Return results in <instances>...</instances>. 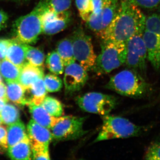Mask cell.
<instances>
[{"instance_id":"6da1fadb","label":"cell","mask_w":160,"mask_h":160,"mask_svg":"<svg viewBox=\"0 0 160 160\" xmlns=\"http://www.w3.org/2000/svg\"><path fill=\"white\" fill-rule=\"evenodd\" d=\"M146 19L139 7L129 0H121L116 15L101 38L103 41L126 44L134 34L143 33Z\"/></svg>"},{"instance_id":"7a4b0ae2","label":"cell","mask_w":160,"mask_h":160,"mask_svg":"<svg viewBox=\"0 0 160 160\" xmlns=\"http://www.w3.org/2000/svg\"><path fill=\"white\" fill-rule=\"evenodd\" d=\"M106 88L124 96L144 98L153 93V86L138 72L131 69L122 70L112 77Z\"/></svg>"},{"instance_id":"3957f363","label":"cell","mask_w":160,"mask_h":160,"mask_svg":"<svg viewBox=\"0 0 160 160\" xmlns=\"http://www.w3.org/2000/svg\"><path fill=\"white\" fill-rule=\"evenodd\" d=\"M150 129L149 126H138L125 118L106 115L103 116L102 126L94 142L138 137Z\"/></svg>"},{"instance_id":"277c9868","label":"cell","mask_w":160,"mask_h":160,"mask_svg":"<svg viewBox=\"0 0 160 160\" xmlns=\"http://www.w3.org/2000/svg\"><path fill=\"white\" fill-rule=\"evenodd\" d=\"M47 7V0L40 2L29 14L18 19L13 26L15 39L28 45L36 42L42 32V16Z\"/></svg>"},{"instance_id":"5b68a950","label":"cell","mask_w":160,"mask_h":160,"mask_svg":"<svg viewBox=\"0 0 160 160\" xmlns=\"http://www.w3.org/2000/svg\"><path fill=\"white\" fill-rule=\"evenodd\" d=\"M126 55L125 43L103 41L92 70L98 75L109 73L126 63Z\"/></svg>"},{"instance_id":"8992f818","label":"cell","mask_w":160,"mask_h":160,"mask_svg":"<svg viewBox=\"0 0 160 160\" xmlns=\"http://www.w3.org/2000/svg\"><path fill=\"white\" fill-rule=\"evenodd\" d=\"M71 39L76 61L86 71L92 69L97 56L95 53L91 38L82 29H78Z\"/></svg>"},{"instance_id":"52a82bcc","label":"cell","mask_w":160,"mask_h":160,"mask_svg":"<svg viewBox=\"0 0 160 160\" xmlns=\"http://www.w3.org/2000/svg\"><path fill=\"white\" fill-rule=\"evenodd\" d=\"M143 33H138L131 37L126 43V66L146 77L147 52L142 37Z\"/></svg>"},{"instance_id":"ba28073f","label":"cell","mask_w":160,"mask_h":160,"mask_svg":"<svg viewBox=\"0 0 160 160\" xmlns=\"http://www.w3.org/2000/svg\"><path fill=\"white\" fill-rule=\"evenodd\" d=\"M76 102L84 111L105 116L109 114L116 107L117 100L113 96L91 92L78 97Z\"/></svg>"},{"instance_id":"9c48e42d","label":"cell","mask_w":160,"mask_h":160,"mask_svg":"<svg viewBox=\"0 0 160 160\" xmlns=\"http://www.w3.org/2000/svg\"><path fill=\"white\" fill-rule=\"evenodd\" d=\"M86 117L67 116L52 129L53 139L58 141L80 138L88 131L83 129Z\"/></svg>"},{"instance_id":"30bf717a","label":"cell","mask_w":160,"mask_h":160,"mask_svg":"<svg viewBox=\"0 0 160 160\" xmlns=\"http://www.w3.org/2000/svg\"><path fill=\"white\" fill-rule=\"evenodd\" d=\"M71 21V15L69 11L55 13L46 9L42 16V32L52 35L62 31L68 27Z\"/></svg>"},{"instance_id":"8fae6325","label":"cell","mask_w":160,"mask_h":160,"mask_svg":"<svg viewBox=\"0 0 160 160\" xmlns=\"http://www.w3.org/2000/svg\"><path fill=\"white\" fill-rule=\"evenodd\" d=\"M88 79L87 71L80 64L75 62L66 66L64 83L66 93L79 91Z\"/></svg>"},{"instance_id":"7c38bea8","label":"cell","mask_w":160,"mask_h":160,"mask_svg":"<svg viewBox=\"0 0 160 160\" xmlns=\"http://www.w3.org/2000/svg\"><path fill=\"white\" fill-rule=\"evenodd\" d=\"M147 60L156 70L160 69V36L144 29L142 33Z\"/></svg>"},{"instance_id":"4fadbf2b","label":"cell","mask_w":160,"mask_h":160,"mask_svg":"<svg viewBox=\"0 0 160 160\" xmlns=\"http://www.w3.org/2000/svg\"><path fill=\"white\" fill-rule=\"evenodd\" d=\"M6 97L15 104L23 107L31 103L29 89H26L18 82L7 83Z\"/></svg>"},{"instance_id":"5bb4252c","label":"cell","mask_w":160,"mask_h":160,"mask_svg":"<svg viewBox=\"0 0 160 160\" xmlns=\"http://www.w3.org/2000/svg\"><path fill=\"white\" fill-rule=\"evenodd\" d=\"M29 112L32 119L43 127L52 129L60 121L66 118V116L55 117L47 112L41 105H35L31 103L29 105Z\"/></svg>"},{"instance_id":"9a60e30c","label":"cell","mask_w":160,"mask_h":160,"mask_svg":"<svg viewBox=\"0 0 160 160\" xmlns=\"http://www.w3.org/2000/svg\"><path fill=\"white\" fill-rule=\"evenodd\" d=\"M27 132L30 144L38 143L49 145L53 139L49 129L41 126L33 119L30 120L27 125Z\"/></svg>"},{"instance_id":"2e32d148","label":"cell","mask_w":160,"mask_h":160,"mask_svg":"<svg viewBox=\"0 0 160 160\" xmlns=\"http://www.w3.org/2000/svg\"><path fill=\"white\" fill-rule=\"evenodd\" d=\"M6 58L22 69L28 63L26 58V44L15 39L12 40Z\"/></svg>"},{"instance_id":"e0dca14e","label":"cell","mask_w":160,"mask_h":160,"mask_svg":"<svg viewBox=\"0 0 160 160\" xmlns=\"http://www.w3.org/2000/svg\"><path fill=\"white\" fill-rule=\"evenodd\" d=\"M44 77L42 67L32 66L28 62L21 70L19 82L24 88L28 89L39 79Z\"/></svg>"},{"instance_id":"ac0fdd59","label":"cell","mask_w":160,"mask_h":160,"mask_svg":"<svg viewBox=\"0 0 160 160\" xmlns=\"http://www.w3.org/2000/svg\"><path fill=\"white\" fill-rule=\"evenodd\" d=\"M7 154L12 160H31L32 151L29 138L24 139L14 146L9 147Z\"/></svg>"},{"instance_id":"d6986e66","label":"cell","mask_w":160,"mask_h":160,"mask_svg":"<svg viewBox=\"0 0 160 160\" xmlns=\"http://www.w3.org/2000/svg\"><path fill=\"white\" fill-rule=\"evenodd\" d=\"M121 1V0H102V36L105 30L116 15L119 7Z\"/></svg>"},{"instance_id":"ffe728a7","label":"cell","mask_w":160,"mask_h":160,"mask_svg":"<svg viewBox=\"0 0 160 160\" xmlns=\"http://www.w3.org/2000/svg\"><path fill=\"white\" fill-rule=\"evenodd\" d=\"M8 147L14 146L28 137L26 126L21 121L9 125L7 129Z\"/></svg>"},{"instance_id":"44dd1931","label":"cell","mask_w":160,"mask_h":160,"mask_svg":"<svg viewBox=\"0 0 160 160\" xmlns=\"http://www.w3.org/2000/svg\"><path fill=\"white\" fill-rule=\"evenodd\" d=\"M56 51L66 67L75 62L71 38H65L60 40L58 43Z\"/></svg>"},{"instance_id":"7402d4cb","label":"cell","mask_w":160,"mask_h":160,"mask_svg":"<svg viewBox=\"0 0 160 160\" xmlns=\"http://www.w3.org/2000/svg\"><path fill=\"white\" fill-rule=\"evenodd\" d=\"M22 69L6 58L0 63V74L6 83L18 82Z\"/></svg>"},{"instance_id":"603a6c76","label":"cell","mask_w":160,"mask_h":160,"mask_svg":"<svg viewBox=\"0 0 160 160\" xmlns=\"http://www.w3.org/2000/svg\"><path fill=\"white\" fill-rule=\"evenodd\" d=\"M44 77L40 78L29 88L31 103L35 105H41L46 97L47 91L44 81Z\"/></svg>"},{"instance_id":"cb8c5ba5","label":"cell","mask_w":160,"mask_h":160,"mask_svg":"<svg viewBox=\"0 0 160 160\" xmlns=\"http://www.w3.org/2000/svg\"><path fill=\"white\" fill-rule=\"evenodd\" d=\"M46 63L47 68L53 74L58 75L62 74L64 72L65 66L56 50L48 53Z\"/></svg>"},{"instance_id":"d4e9b609","label":"cell","mask_w":160,"mask_h":160,"mask_svg":"<svg viewBox=\"0 0 160 160\" xmlns=\"http://www.w3.org/2000/svg\"><path fill=\"white\" fill-rule=\"evenodd\" d=\"M0 118L2 122L9 126L20 121L19 111L13 105L6 104L0 112Z\"/></svg>"},{"instance_id":"484cf974","label":"cell","mask_w":160,"mask_h":160,"mask_svg":"<svg viewBox=\"0 0 160 160\" xmlns=\"http://www.w3.org/2000/svg\"><path fill=\"white\" fill-rule=\"evenodd\" d=\"M40 105L52 116L60 117L63 114L62 105L55 98L46 96Z\"/></svg>"},{"instance_id":"4316f807","label":"cell","mask_w":160,"mask_h":160,"mask_svg":"<svg viewBox=\"0 0 160 160\" xmlns=\"http://www.w3.org/2000/svg\"><path fill=\"white\" fill-rule=\"evenodd\" d=\"M26 58L29 64L42 67L45 61V55L42 50L26 44Z\"/></svg>"},{"instance_id":"83f0119b","label":"cell","mask_w":160,"mask_h":160,"mask_svg":"<svg viewBox=\"0 0 160 160\" xmlns=\"http://www.w3.org/2000/svg\"><path fill=\"white\" fill-rule=\"evenodd\" d=\"M43 79L46 90L48 92H57L62 88V81L57 75L48 74L44 76Z\"/></svg>"},{"instance_id":"f1b7e54d","label":"cell","mask_w":160,"mask_h":160,"mask_svg":"<svg viewBox=\"0 0 160 160\" xmlns=\"http://www.w3.org/2000/svg\"><path fill=\"white\" fill-rule=\"evenodd\" d=\"M30 145L32 151V159H50L49 154V145L38 143Z\"/></svg>"},{"instance_id":"f546056e","label":"cell","mask_w":160,"mask_h":160,"mask_svg":"<svg viewBox=\"0 0 160 160\" xmlns=\"http://www.w3.org/2000/svg\"><path fill=\"white\" fill-rule=\"evenodd\" d=\"M145 29L160 36V14L152 13L146 17Z\"/></svg>"},{"instance_id":"4dcf8cb0","label":"cell","mask_w":160,"mask_h":160,"mask_svg":"<svg viewBox=\"0 0 160 160\" xmlns=\"http://www.w3.org/2000/svg\"><path fill=\"white\" fill-rule=\"evenodd\" d=\"M86 22L89 29L95 32L98 36H99L100 37H102V13L96 14L92 12Z\"/></svg>"},{"instance_id":"1f68e13d","label":"cell","mask_w":160,"mask_h":160,"mask_svg":"<svg viewBox=\"0 0 160 160\" xmlns=\"http://www.w3.org/2000/svg\"><path fill=\"white\" fill-rule=\"evenodd\" d=\"M72 0H47V8L55 13L68 11Z\"/></svg>"},{"instance_id":"d6a6232c","label":"cell","mask_w":160,"mask_h":160,"mask_svg":"<svg viewBox=\"0 0 160 160\" xmlns=\"http://www.w3.org/2000/svg\"><path fill=\"white\" fill-rule=\"evenodd\" d=\"M80 17L85 22H87L92 12L91 0H76Z\"/></svg>"},{"instance_id":"836d02e7","label":"cell","mask_w":160,"mask_h":160,"mask_svg":"<svg viewBox=\"0 0 160 160\" xmlns=\"http://www.w3.org/2000/svg\"><path fill=\"white\" fill-rule=\"evenodd\" d=\"M144 159L160 160V138L149 145L144 156Z\"/></svg>"},{"instance_id":"e575fe53","label":"cell","mask_w":160,"mask_h":160,"mask_svg":"<svg viewBox=\"0 0 160 160\" xmlns=\"http://www.w3.org/2000/svg\"><path fill=\"white\" fill-rule=\"evenodd\" d=\"M139 8L153 9L160 6V0H129Z\"/></svg>"},{"instance_id":"d590c367","label":"cell","mask_w":160,"mask_h":160,"mask_svg":"<svg viewBox=\"0 0 160 160\" xmlns=\"http://www.w3.org/2000/svg\"><path fill=\"white\" fill-rule=\"evenodd\" d=\"M7 129L5 126L0 125V152H4L8 149Z\"/></svg>"},{"instance_id":"8d00e7d4","label":"cell","mask_w":160,"mask_h":160,"mask_svg":"<svg viewBox=\"0 0 160 160\" xmlns=\"http://www.w3.org/2000/svg\"><path fill=\"white\" fill-rule=\"evenodd\" d=\"M11 41V39H0V60L6 58Z\"/></svg>"},{"instance_id":"74e56055","label":"cell","mask_w":160,"mask_h":160,"mask_svg":"<svg viewBox=\"0 0 160 160\" xmlns=\"http://www.w3.org/2000/svg\"><path fill=\"white\" fill-rule=\"evenodd\" d=\"M92 13L99 14L102 13V0H91Z\"/></svg>"},{"instance_id":"f35d334b","label":"cell","mask_w":160,"mask_h":160,"mask_svg":"<svg viewBox=\"0 0 160 160\" xmlns=\"http://www.w3.org/2000/svg\"><path fill=\"white\" fill-rule=\"evenodd\" d=\"M9 17L8 15L4 12L0 11V32L7 26Z\"/></svg>"},{"instance_id":"ab89813d","label":"cell","mask_w":160,"mask_h":160,"mask_svg":"<svg viewBox=\"0 0 160 160\" xmlns=\"http://www.w3.org/2000/svg\"><path fill=\"white\" fill-rule=\"evenodd\" d=\"M0 98L7 99L6 97V87L3 82L0 83Z\"/></svg>"},{"instance_id":"60d3db41","label":"cell","mask_w":160,"mask_h":160,"mask_svg":"<svg viewBox=\"0 0 160 160\" xmlns=\"http://www.w3.org/2000/svg\"><path fill=\"white\" fill-rule=\"evenodd\" d=\"M8 101H9L7 99L0 98V112Z\"/></svg>"},{"instance_id":"b9f144b4","label":"cell","mask_w":160,"mask_h":160,"mask_svg":"<svg viewBox=\"0 0 160 160\" xmlns=\"http://www.w3.org/2000/svg\"><path fill=\"white\" fill-rule=\"evenodd\" d=\"M2 82V75L0 74V83Z\"/></svg>"},{"instance_id":"7bdbcfd3","label":"cell","mask_w":160,"mask_h":160,"mask_svg":"<svg viewBox=\"0 0 160 160\" xmlns=\"http://www.w3.org/2000/svg\"><path fill=\"white\" fill-rule=\"evenodd\" d=\"M158 97L160 98V91L159 92L158 94Z\"/></svg>"},{"instance_id":"ee69618b","label":"cell","mask_w":160,"mask_h":160,"mask_svg":"<svg viewBox=\"0 0 160 160\" xmlns=\"http://www.w3.org/2000/svg\"><path fill=\"white\" fill-rule=\"evenodd\" d=\"M2 123V120H1V118H0V125H1Z\"/></svg>"},{"instance_id":"f6af8a7d","label":"cell","mask_w":160,"mask_h":160,"mask_svg":"<svg viewBox=\"0 0 160 160\" xmlns=\"http://www.w3.org/2000/svg\"></svg>"}]
</instances>
